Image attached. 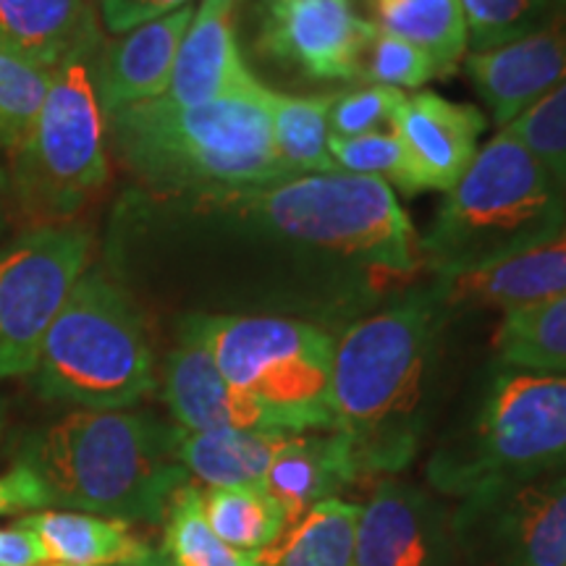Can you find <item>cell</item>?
I'll use <instances>...</instances> for the list:
<instances>
[{
    "mask_svg": "<svg viewBox=\"0 0 566 566\" xmlns=\"http://www.w3.org/2000/svg\"><path fill=\"white\" fill-rule=\"evenodd\" d=\"M443 307L436 289L412 294L349 325L334 346V430L349 441L363 478L396 475L420 449Z\"/></svg>",
    "mask_w": 566,
    "mask_h": 566,
    "instance_id": "cell-1",
    "label": "cell"
},
{
    "mask_svg": "<svg viewBox=\"0 0 566 566\" xmlns=\"http://www.w3.org/2000/svg\"><path fill=\"white\" fill-rule=\"evenodd\" d=\"M268 92L258 80L197 105L158 97L113 113L105 126L118 158L142 184L212 202L294 176L275 155Z\"/></svg>",
    "mask_w": 566,
    "mask_h": 566,
    "instance_id": "cell-2",
    "label": "cell"
},
{
    "mask_svg": "<svg viewBox=\"0 0 566 566\" xmlns=\"http://www.w3.org/2000/svg\"><path fill=\"white\" fill-rule=\"evenodd\" d=\"M179 428L122 409H80L32 430L19 449L48 501L122 522H163L189 483L176 454Z\"/></svg>",
    "mask_w": 566,
    "mask_h": 566,
    "instance_id": "cell-3",
    "label": "cell"
},
{
    "mask_svg": "<svg viewBox=\"0 0 566 566\" xmlns=\"http://www.w3.org/2000/svg\"><path fill=\"white\" fill-rule=\"evenodd\" d=\"M564 218V189L512 132L501 129L446 192L420 239L422 265L438 279L478 271L548 239Z\"/></svg>",
    "mask_w": 566,
    "mask_h": 566,
    "instance_id": "cell-4",
    "label": "cell"
},
{
    "mask_svg": "<svg viewBox=\"0 0 566 566\" xmlns=\"http://www.w3.org/2000/svg\"><path fill=\"white\" fill-rule=\"evenodd\" d=\"M205 205L386 273L409 275L422 268L412 221L394 189L370 176L296 174Z\"/></svg>",
    "mask_w": 566,
    "mask_h": 566,
    "instance_id": "cell-5",
    "label": "cell"
},
{
    "mask_svg": "<svg viewBox=\"0 0 566 566\" xmlns=\"http://www.w3.org/2000/svg\"><path fill=\"white\" fill-rule=\"evenodd\" d=\"M566 467V373L495 375L467 433L438 449L430 485L483 506L530 480Z\"/></svg>",
    "mask_w": 566,
    "mask_h": 566,
    "instance_id": "cell-6",
    "label": "cell"
},
{
    "mask_svg": "<svg viewBox=\"0 0 566 566\" xmlns=\"http://www.w3.org/2000/svg\"><path fill=\"white\" fill-rule=\"evenodd\" d=\"M32 378L42 399L82 409H126L155 391L153 346L132 296L101 271L84 273L42 338Z\"/></svg>",
    "mask_w": 566,
    "mask_h": 566,
    "instance_id": "cell-7",
    "label": "cell"
},
{
    "mask_svg": "<svg viewBox=\"0 0 566 566\" xmlns=\"http://www.w3.org/2000/svg\"><path fill=\"white\" fill-rule=\"evenodd\" d=\"M181 331L210 352L233 388L279 415L292 433L334 430L336 342L323 328L271 315H189Z\"/></svg>",
    "mask_w": 566,
    "mask_h": 566,
    "instance_id": "cell-8",
    "label": "cell"
},
{
    "mask_svg": "<svg viewBox=\"0 0 566 566\" xmlns=\"http://www.w3.org/2000/svg\"><path fill=\"white\" fill-rule=\"evenodd\" d=\"M90 63L84 55L55 69L38 122L13 153V197L42 226L74 218L108 181L105 116Z\"/></svg>",
    "mask_w": 566,
    "mask_h": 566,
    "instance_id": "cell-9",
    "label": "cell"
},
{
    "mask_svg": "<svg viewBox=\"0 0 566 566\" xmlns=\"http://www.w3.org/2000/svg\"><path fill=\"white\" fill-rule=\"evenodd\" d=\"M90 231L38 226L0 247V378L32 375L40 344L87 271Z\"/></svg>",
    "mask_w": 566,
    "mask_h": 566,
    "instance_id": "cell-10",
    "label": "cell"
},
{
    "mask_svg": "<svg viewBox=\"0 0 566 566\" xmlns=\"http://www.w3.org/2000/svg\"><path fill=\"white\" fill-rule=\"evenodd\" d=\"M378 27L354 0H263L258 48L315 82H357Z\"/></svg>",
    "mask_w": 566,
    "mask_h": 566,
    "instance_id": "cell-11",
    "label": "cell"
},
{
    "mask_svg": "<svg viewBox=\"0 0 566 566\" xmlns=\"http://www.w3.org/2000/svg\"><path fill=\"white\" fill-rule=\"evenodd\" d=\"M388 126L405 150L412 195L449 192L475 160L488 116L478 105L415 92L405 95Z\"/></svg>",
    "mask_w": 566,
    "mask_h": 566,
    "instance_id": "cell-12",
    "label": "cell"
},
{
    "mask_svg": "<svg viewBox=\"0 0 566 566\" xmlns=\"http://www.w3.org/2000/svg\"><path fill=\"white\" fill-rule=\"evenodd\" d=\"M354 566H451V525L420 488L380 480L363 506Z\"/></svg>",
    "mask_w": 566,
    "mask_h": 566,
    "instance_id": "cell-13",
    "label": "cell"
},
{
    "mask_svg": "<svg viewBox=\"0 0 566 566\" xmlns=\"http://www.w3.org/2000/svg\"><path fill=\"white\" fill-rule=\"evenodd\" d=\"M192 19L195 6H184L97 48L90 71L105 118L168 95L181 40Z\"/></svg>",
    "mask_w": 566,
    "mask_h": 566,
    "instance_id": "cell-14",
    "label": "cell"
},
{
    "mask_svg": "<svg viewBox=\"0 0 566 566\" xmlns=\"http://www.w3.org/2000/svg\"><path fill=\"white\" fill-rule=\"evenodd\" d=\"M467 74L504 129L566 82V13L506 45L467 53Z\"/></svg>",
    "mask_w": 566,
    "mask_h": 566,
    "instance_id": "cell-15",
    "label": "cell"
},
{
    "mask_svg": "<svg viewBox=\"0 0 566 566\" xmlns=\"http://www.w3.org/2000/svg\"><path fill=\"white\" fill-rule=\"evenodd\" d=\"M163 399L176 424L187 433L212 430H292L271 409L233 388L223 378L210 352L195 336L184 334L181 344L168 354Z\"/></svg>",
    "mask_w": 566,
    "mask_h": 566,
    "instance_id": "cell-16",
    "label": "cell"
},
{
    "mask_svg": "<svg viewBox=\"0 0 566 566\" xmlns=\"http://www.w3.org/2000/svg\"><path fill=\"white\" fill-rule=\"evenodd\" d=\"M491 520L495 566H566V470L514 488L459 522Z\"/></svg>",
    "mask_w": 566,
    "mask_h": 566,
    "instance_id": "cell-17",
    "label": "cell"
},
{
    "mask_svg": "<svg viewBox=\"0 0 566 566\" xmlns=\"http://www.w3.org/2000/svg\"><path fill=\"white\" fill-rule=\"evenodd\" d=\"M436 292L441 294L446 307L472 304L499 307L504 313L566 294V218L548 239L512 258L478 271L441 275Z\"/></svg>",
    "mask_w": 566,
    "mask_h": 566,
    "instance_id": "cell-18",
    "label": "cell"
},
{
    "mask_svg": "<svg viewBox=\"0 0 566 566\" xmlns=\"http://www.w3.org/2000/svg\"><path fill=\"white\" fill-rule=\"evenodd\" d=\"M233 6L237 0H202L195 11L181 40L168 101L179 105L208 103L258 82L239 51Z\"/></svg>",
    "mask_w": 566,
    "mask_h": 566,
    "instance_id": "cell-19",
    "label": "cell"
},
{
    "mask_svg": "<svg viewBox=\"0 0 566 566\" xmlns=\"http://www.w3.org/2000/svg\"><path fill=\"white\" fill-rule=\"evenodd\" d=\"M363 478L352 446L336 430L292 433L273 457L263 488L283 506L289 527L325 499H338V491Z\"/></svg>",
    "mask_w": 566,
    "mask_h": 566,
    "instance_id": "cell-20",
    "label": "cell"
},
{
    "mask_svg": "<svg viewBox=\"0 0 566 566\" xmlns=\"http://www.w3.org/2000/svg\"><path fill=\"white\" fill-rule=\"evenodd\" d=\"M0 45L59 69L95 55L103 34L90 0H0Z\"/></svg>",
    "mask_w": 566,
    "mask_h": 566,
    "instance_id": "cell-21",
    "label": "cell"
},
{
    "mask_svg": "<svg viewBox=\"0 0 566 566\" xmlns=\"http://www.w3.org/2000/svg\"><path fill=\"white\" fill-rule=\"evenodd\" d=\"M19 525L38 533L51 566H137L153 556L129 522L84 512H32Z\"/></svg>",
    "mask_w": 566,
    "mask_h": 566,
    "instance_id": "cell-22",
    "label": "cell"
},
{
    "mask_svg": "<svg viewBox=\"0 0 566 566\" xmlns=\"http://www.w3.org/2000/svg\"><path fill=\"white\" fill-rule=\"evenodd\" d=\"M286 430H212L187 433L179 428L176 454L189 475L208 488L263 485L273 457L289 441Z\"/></svg>",
    "mask_w": 566,
    "mask_h": 566,
    "instance_id": "cell-23",
    "label": "cell"
},
{
    "mask_svg": "<svg viewBox=\"0 0 566 566\" xmlns=\"http://www.w3.org/2000/svg\"><path fill=\"white\" fill-rule=\"evenodd\" d=\"M375 27L412 42L433 59L438 80L454 76L470 51L462 0H370Z\"/></svg>",
    "mask_w": 566,
    "mask_h": 566,
    "instance_id": "cell-24",
    "label": "cell"
},
{
    "mask_svg": "<svg viewBox=\"0 0 566 566\" xmlns=\"http://www.w3.org/2000/svg\"><path fill=\"white\" fill-rule=\"evenodd\" d=\"M359 514V504L325 499L254 556L260 566H354Z\"/></svg>",
    "mask_w": 566,
    "mask_h": 566,
    "instance_id": "cell-25",
    "label": "cell"
},
{
    "mask_svg": "<svg viewBox=\"0 0 566 566\" xmlns=\"http://www.w3.org/2000/svg\"><path fill=\"white\" fill-rule=\"evenodd\" d=\"M501 365L522 373H566V294L506 310L493 334Z\"/></svg>",
    "mask_w": 566,
    "mask_h": 566,
    "instance_id": "cell-26",
    "label": "cell"
},
{
    "mask_svg": "<svg viewBox=\"0 0 566 566\" xmlns=\"http://www.w3.org/2000/svg\"><path fill=\"white\" fill-rule=\"evenodd\" d=\"M331 103L334 95L294 97L275 90L268 92L275 155L294 176L338 171L328 153Z\"/></svg>",
    "mask_w": 566,
    "mask_h": 566,
    "instance_id": "cell-27",
    "label": "cell"
},
{
    "mask_svg": "<svg viewBox=\"0 0 566 566\" xmlns=\"http://www.w3.org/2000/svg\"><path fill=\"white\" fill-rule=\"evenodd\" d=\"M202 514L226 546L260 554L289 530L283 506L263 485L205 488Z\"/></svg>",
    "mask_w": 566,
    "mask_h": 566,
    "instance_id": "cell-28",
    "label": "cell"
},
{
    "mask_svg": "<svg viewBox=\"0 0 566 566\" xmlns=\"http://www.w3.org/2000/svg\"><path fill=\"white\" fill-rule=\"evenodd\" d=\"M163 554L174 566H260L258 556L237 551L212 533L202 514V488L184 483L166 512Z\"/></svg>",
    "mask_w": 566,
    "mask_h": 566,
    "instance_id": "cell-29",
    "label": "cell"
},
{
    "mask_svg": "<svg viewBox=\"0 0 566 566\" xmlns=\"http://www.w3.org/2000/svg\"><path fill=\"white\" fill-rule=\"evenodd\" d=\"M55 69H45L0 45V150L17 153L30 137Z\"/></svg>",
    "mask_w": 566,
    "mask_h": 566,
    "instance_id": "cell-30",
    "label": "cell"
},
{
    "mask_svg": "<svg viewBox=\"0 0 566 566\" xmlns=\"http://www.w3.org/2000/svg\"><path fill=\"white\" fill-rule=\"evenodd\" d=\"M470 51H491L566 13V0H462Z\"/></svg>",
    "mask_w": 566,
    "mask_h": 566,
    "instance_id": "cell-31",
    "label": "cell"
},
{
    "mask_svg": "<svg viewBox=\"0 0 566 566\" xmlns=\"http://www.w3.org/2000/svg\"><path fill=\"white\" fill-rule=\"evenodd\" d=\"M504 129L512 132L546 166L566 192V82L530 105Z\"/></svg>",
    "mask_w": 566,
    "mask_h": 566,
    "instance_id": "cell-32",
    "label": "cell"
},
{
    "mask_svg": "<svg viewBox=\"0 0 566 566\" xmlns=\"http://www.w3.org/2000/svg\"><path fill=\"white\" fill-rule=\"evenodd\" d=\"M328 153L338 171L370 176V179L386 181L391 189L396 187L405 195H412L405 150L394 132H373L349 139L328 137Z\"/></svg>",
    "mask_w": 566,
    "mask_h": 566,
    "instance_id": "cell-33",
    "label": "cell"
},
{
    "mask_svg": "<svg viewBox=\"0 0 566 566\" xmlns=\"http://www.w3.org/2000/svg\"><path fill=\"white\" fill-rule=\"evenodd\" d=\"M359 80L405 92L438 80V69L433 59L412 42L396 38V34L384 32L378 27L365 51Z\"/></svg>",
    "mask_w": 566,
    "mask_h": 566,
    "instance_id": "cell-34",
    "label": "cell"
},
{
    "mask_svg": "<svg viewBox=\"0 0 566 566\" xmlns=\"http://www.w3.org/2000/svg\"><path fill=\"white\" fill-rule=\"evenodd\" d=\"M407 92L394 87H373L334 95L328 113V134L331 137H363V134L384 132L386 124H391L396 108L405 101Z\"/></svg>",
    "mask_w": 566,
    "mask_h": 566,
    "instance_id": "cell-35",
    "label": "cell"
},
{
    "mask_svg": "<svg viewBox=\"0 0 566 566\" xmlns=\"http://www.w3.org/2000/svg\"><path fill=\"white\" fill-rule=\"evenodd\" d=\"M105 30L113 34H126L147 21L166 17L192 6V0H97Z\"/></svg>",
    "mask_w": 566,
    "mask_h": 566,
    "instance_id": "cell-36",
    "label": "cell"
},
{
    "mask_svg": "<svg viewBox=\"0 0 566 566\" xmlns=\"http://www.w3.org/2000/svg\"><path fill=\"white\" fill-rule=\"evenodd\" d=\"M48 493L38 475L24 464H13L9 472L0 475V516L34 512V509L48 506Z\"/></svg>",
    "mask_w": 566,
    "mask_h": 566,
    "instance_id": "cell-37",
    "label": "cell"
},
{
    "mask_svg": "<svg viewBox=\"0 0 566 566\" xmlns=\"http://www.w3.org/2000/svg\"><path fill=\"white\" fill-rule=\"evenodd\" d=\"M0 566H51V556L38 533L17 522L0 530Z\"/></svg>",
    "mask_w": 566,
    "mask_h": 566,
    "instance_id": "cell-38",
    "label": "cell"
},
{
    "mask_svg": "<svg viewBox=\"0 0 566 566\" xmlns=\"http://www.w3.org/2000/svg\"><path fill=\"white\" fill-rule=\"evenodd\" d=\"M11 195V181L9 176H6L3 168H0V231H3L6 226V197Z\"/></svg>",
    "mask_w": 566,
    "mask_h": 566,
    "instance_id": "cell-39",
    "label": "cell"
},
{
    "mask_svg": "<svg viewBox=\"0 0 566 566\" xmlns=\"http://www.w3.org/2000/svg\"><path fill=\"white\" fill-rule=\"evenodd\" d=\"M137 566H174V564H171V558L163 554V551H153V556L145 558V562Z\"/></svg>",
    "mask_w": 566,
    "mask_h": 566,
    "instance_id": "cell-40",
    "label": "cell"
},
{
    "mask_svg": "<svg viewBox=\"0 0 566 566\" xmlns=\"http://www.w3.org/2000/svg\"><path fill=\"white\" fill-rule=\"evenodd\" d=\"M3 430H6V401L3 396H0V438H3Z\"/></svg>",
    "mask_w": 566,
    "mask_h": 566,
    "instance_id": "cell-41",
    "label": "cell"
}]
</instances>
